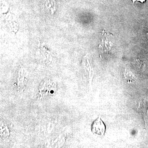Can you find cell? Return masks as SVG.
<instances>
[{
    "label": "cell",
    "mask_w": 148,
    "mask_h": 148,
    "mask_svg": "<svg viewBox=\"0 0 148 148\" xmlns=\"http://www.w3.org/2000/svg\"><path fill=\"white\" fill-rule=\"evenodd\" d=\"M106 130V125L100 117L93 122L91 126V130L93 133L103 136L105 135Z\"/></svg>",
    "instance_id": "1"
},
{
    "label": "cell",
    "mask_w": 148,
    "mask_h": 148,
    "mask_svg": "<svg viewBox=\"0 0 148 148\" xmlns=\"http://www.w3.org/2000/svg\"><path fill=\"white\" fill-rule=\"evenodd\" d=\"M138 112L144 116V119H148V101L143 99L140 100L138 107Z\"/></svg>",
    "instance_id": "2"
},
{
    "label": "cell",
    "mask_w": 148,
    "mask_h": 148,
    "mask_svg": "<svg viewBox=\"0 0 148 148\" xmlns=\"http://www.w3.org/2000/svg\"><path fill=\"white\" fill-rule=\"evenodd\" d=\"M53 92H53V90H52V91H51V93H53Z\"/></svg>",
    "instance_id": "3"
}]
</instances>
